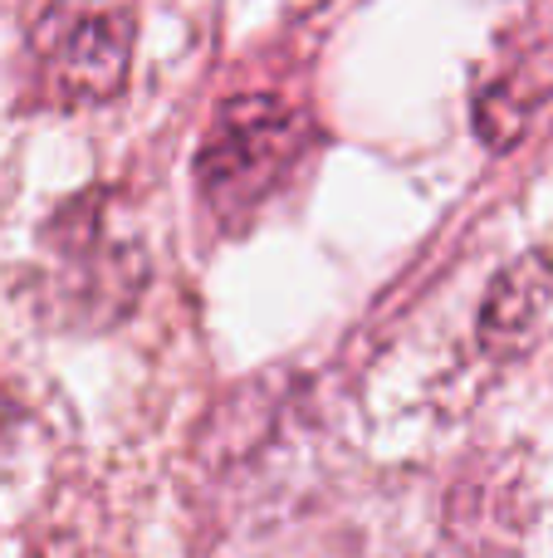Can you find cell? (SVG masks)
Wrapping results in <instances>:
<instances>
[{"label":"cell","instance_id":"7a4b0ae2","mask_svg":"<svg viewBox=\"0 0 553 558\" xmlns=\"http://www.w3.org/2000/svg\"><path fill=\"white\" fill-rule=\"evenodd\" d=\"M314 147V123L280 94H235L216 108L196 153V192L221 226H245L274 202Z\"/></svg>","mask_w":553,"mask_h":558},{"label":"cell","instance_id":"6da1fadb","mask_svg":"<svg viewBox=\"0 0 553 558\" xmlns=\"http://www.w3.org/2000/svg\"><path fill=\"white\" fill-rule=\"evenodd\" d=\"M39 251L45 308L74 328L123 324L152 275L143 235L127 226L123 196L108 186L69 196L39 231Z\"/></svg>","mask_w":553,"mask_h":558},{"label":"cell","instance_id":"3957f363","mask_svg":"<svg viewBox=\"0 0 553 558\" xmlns=\"http://www.w3.org/2000/svg\"><path fill=\"white\" fill-rule=\"evenodd\" d=\"M29 59L45 104H108L133 69V10L123 0H45L29 25Z\"/></svg>","mask_w":553,"mask_h":558},{"label":"cell","instance_id":"277c9868","mask_svg":"<svg viewBox=\"0 0 553 558\" xmlns=\"http://www.w3.org/2000/svg\"><path fill=\"white\" fill-rule=\"evenodd\" d=\"M549 318H553V255L529 251L490 279L476 338L490 357H519L544 338Z\"/></svg>","mask_w":553,"mask_h":558}]
</instances>
